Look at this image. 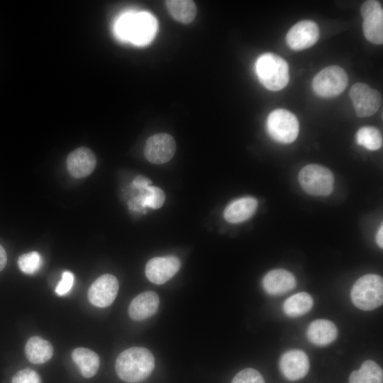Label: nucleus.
Instances as JSON below:
<instances>
[{"mask_svg": "<svg viewBox=\"0 0 383 383\" xmlns=\"http://www.w3.org/2000/svg\"><path fill=\"white\" fill-rule=\"evenodd\" d=\"M155 358L152 353L142 347H133L121 352L116 361V371L121 379L138 383L152 372Z\"/></svg>", "mask_w": 383, "mask_h": 383, "instance_id": "nucleus-1", "label": "nucleus"}, {"mask_svg": "<svg viewBox=\"0 0 383 383\" xmlns=\"http://www.w3.org/2000/svg\"><path fill=\"white\" fill-rule=\"evenodd\" d=\"M157 30V20L147 12L124 13L115 24L118 38L137 45H145L151 42Z\"/></svg>", "mask_w": 383, "mask_h": 383, "instance_id": "nucleus-2", "label": "nucleus"}, {"mask_svg": "<svg viewBox=\"0 0 383 383\" xmlns=\"http://www.w3.org/2000/svg\"><path fill=\"white\" fill-rule=\"evenodd\" d=\"M255 72L261 84L271 91L281 90L289 82L287 62L274 53L260 55L255 63Z\"/></svg>", "mask_w": 383, "mask_h": 383, "instance_id": "nucleus-3", "label": "nucleus"}, {"mask_svg": "<svg viewBox=\"0 0 383 383\" xmlns=\"http://www.w3.org/2000/svg\"><path fill=\"white\" fill-rule=\"evenodd\" d=\"M350 296L353 304L361 310L378 308L383 302L382 277L375 274L360 277L351 289Z\"/></svg>", "mask_w": 383, "mask_h": 383, "instance_id": "nucleus-4", "label": "nucleus"}, {"mask_svg": "<svg viewBox=\"0 0 383 383\" xmlns=\"http://www.w3.org/2000/svg\"><path fill=\"white\" fill-rule=\"evenodd\" d=\"M301 188L313 196H326L333 189L334 177L326 167L310 164L304 167L299 174Z\"/></svg>", "mask_w": 383, "mask_h": 383, "instance_id": "nucleus-5", "label": "nucleus"}, {"mask_svg": "<svg viewBox=\"0 0 383 383\" xmlns=\"http://www.w3.org/2000/svg\"><path fill=\"white\" fill-rule=\"evenodd\" d=\"M266 129L275 141L290 143L294 142L299 135V124L294 114L288 110L279 109L269 114Z\"/></svg>", "mask_w": 383, "mask_h": 383, "instance_id": "nucleus-6", "label": "nucleus"}, {"mask_svg": "<svg viewBox=\"0 0 383 383\" xmlns=\"http://www.w3.org/2000/svg\"><path fill=\"white\" fill-rule=\"evenodd\" d=\"M348 78L340 67L332 65L321 70L312 81L313 91L319 96L331 98L339 95L348 86Z\"/></svg>", "mask_w": 383, "mask_h": 383, "instance_id": "nucleus-7", "label": "nucleus"}, {"mask_svg": "<svg viewBox=\"0 0 383 383\" xmlns=\"http://www.w3.org/2000/svg\"><path fill=\"white\" fill-rule=\"evenodd\" d=\"M363 18L362 29L366 39L376 45L383 42V9L374 0L365 1L360 9Z\"/></svg>", "mask_w": 383, "mask_h": 383, "instance_id": "nucleus-8", "label": "nucleus"}, {"mask_svg": "<svg viewBox=\"0 0 383 383\" xmlns=\"http://www.w3.org/2000/svg\"><path fill=\"white\" fill-rule=\"evenodd\" d=\"M350 96L359 117L373 115L382 104L380 93L364 83L355 84L350 90Z\"/></svg>", "mask_w": 383, "mask_h": 383, "instance_id": "nucleus-9", "label": "nucleus"}, {"mask_svg": "<svg viewBox=\"0 0 383 383\" xmlns=\"http://www.w3.org/2000/svg\"><path fill=\"white\" fill-rule=\"evenodd\" d=\"M116 277L105 274L98 277L88 291V299L95 306L104 308L110 306L115 300L118 291Z\"/></svg>", "mask_w": 383, "mask_h": 383, "instance_id": "nucleus-10", "label": "nucleus"}, {"mask_svg": "<svg viewBox=\"0 0 383 383\" xmlns=\"http://www.w3.org/2000/svg\"><path fill=\"white\" fill-rule=\"evenodd\" d=\"M175 150V141L171 135L157 133L147 140L144 154L149 162L159 165L170 160Z\"/></svg>", "mask_w": 383, "mask_h": 383, "instance_id": "nucleus-11", "label": "nucleus"}, {"mask_svg": "<svg viewBox=\"0 0 383 383\" xmlns=\"http://www.w3.org/2000/svg\"><path fill=\"white\" fill-rule=\"evenodd\" d=\"M319 37L318 25L309 20L298 22L288 31L286 41L294 50H302L313 45Z\"/></svg>", "mask_w": 383, "mask_h": 383, "instance_id": "nucleus-12", "label": "nucleus"}, {"mask_svg": "<svg viewBox=\"0 0 383 383\" xmlns=\"http://www.w3.org/2000/svg\"><path fill=\"white\" fill-rule=\"evenodd\" d=\"M180 267V260L176 256L155 257L147 262L145 275L151 282L162 284L174 276Z\"/></svg>", "mask_w": 383, "mask_h": 383, "instance_id": "nucleus-13", "label": "nucleus"}, {"mask_svg": "<svg viewBox=\"0 0 383 383\" xmlns=\"http://www.w3.org/2000/svg\"><path fill=\"white\" fill-rule=\"evenodd\" d=\"M309 366L307 355L300 350L287 351L281 356L279 362L282 375L289 381L304 378L309 370Z\"/></svg>", "mask_w": 383, "mask_h": 383, "instance_id": "nucleus-14", "label": "nucleus"}, {"mask_svg": "<svg viewBox=\"0 0 383 383\" xmlns=\"http://www.w3.org/2000/svg\"><path fill=\"white\" fill-rule=\"evenodd\" d=\"M96 163L94 154L85 147H80L70 152L66 160L70 174L76 178L89 175L94 171Z\"/></svg>", "mask_w": 383, "mask_h": 383, "instance_id": "nucleus-15", "label": "nucleus"}, {"mask_svg": "<svg viewBox=\"0 0 383 383\" xmlns=\"http://www.w3.org/2000/svg\"><path fill=\"white\" fill-rule=\"evenodd\" d=\"M262 287L270 295H282L296 287V279L290 272L283 269H276L265 275Z\"/></svg>", "mask_w": 383, "mask_h": 383, "instance_id": "nucleus-16", "label": "nucleus"}, {"mask_svg": "<svg viewBox=\"0 0 383 383\" xmlns=\"http://www.w3.org/2000/svg\"><path fill=\"white\" fill-rule=\"evenodd\" d=\"M157 294L151 291L138 294L131 302L128 307V314L135 321H143L153 316L159 306Z\"/></svg>", "mask_w": 383, "mask_h": 383, "instance_id": "nucleus-17", "label": "nucleus"}, {"mask_svg": "<svg viewBox=\"0 0 383 383\" xmlns=\"http://www.w3.org/2000/svg\"><path fill=\"white\" fill-rule=\"evenodd\" d=\"M257 207V201L251 196L239 198L231 202L225 209V219L232 223H241L253 216Z\"/></svg>", "mask_w": 383, "mask_h": 383, "instance_id": "nucleus-18", "label": "nucleus"}, {"mask_svg": "<svg viewBox=\"0 0 383 383\" xmlns=\"http://www.w3.org/2000/svg\"><path fill=\"white\" fill-rule=\"evenodd\" d=\"M306 335L308 339L314 345L324 346L335 340L338 329L329 320L317 319L309 324Z\"/></svg>", "mask_w": 383, "mask_h": 383, "instance_id": "nucleus-19", "label": "nucleus"}, {"mask_svg": "<svg viewBox=\"0 0 383 383\" xmlns=\"http://www.w3.org/2000/svg\"><path fill=\"white\" fill-rule=\"evenodd\" d=\"M25 354L32 363L43 364L52 357L53 348L48 340L39 336H33L26 344Z\"/></svg>", "mask_w": 383, "mask_h": 383, "instance_id": "nucleus-20", "label": "nucleus"}, {"mask_svg": "<svg viewBox=\"0 0 383 383\" xmlns=\"http://www.w3.org/2000/svg\"><path fill=\"white\" fill-rule=\"evenodd\" d=\"M72 357L84 377H91L97 372L100 363L99 357L95 352L87 348H78L73 350Z\"/></svg>", "mask_w": 383, "mask_h": 383, "instance_id": "nucleus-21", "label": "nucleus"}, {"mask_svg": "<svg viewBox=\"0 0 383 383\" xmlns=\"http://www.w3.org/2000/svg\"><path fill=\"white\" fill-rule=\"evenodd\" d=\"M349 383H383L382 369L375 362L366 360L358 370L351 372Z\"/></svg>", "mask_w": 383, "mask_h": 383, "instance_id": "nucleus-22", "label": "nucleus"}, {"mask_svg": "<svg viewBox=\"0 0 383 383\" xmlns=\"http://www.w3.org/2000/svg\"><path fill=\"white\" fill-rule=\"evenodd\" d=\"M313 301L306 292H300L289 296L283 304V311L290 317H298L308 313L313 307Z\"/></svg>", "mask_w": 383, "mask_h": 383, "instance_id": "nucleus-23", "label": "nucleus"}, {"mask_svg": "<svg viewBox=\"0 0 383 383\" xmlns=\"http://www.w3.org/2000/svg\"><path fill=\"white\" fill-rule=\"evenodd\" d=\"M171 16L182 23H189L196 17V7L190 0H168L165 1Z\"/></svg>", "mask_w": 383, "mask_h": 383, "instance_id": "nucleus-24", "label": "nucleus"}, {"mask_svg": "<svg viewBox=\"0 0 383 383\" xmlns=\"http://www.w3.org/2000/svg\"><path fill=\"white\" fill-rule=\"evenodd\" d=\"M356 141L367 150H377L382 146V135L376 127L363 126L357 132Z\"/></svg>", "mask_w": 383, "mask_h": 383, "instance_id": "nucleus-25", "label": "nucleus"}, {"mask_svg": "<svg viewBox=\"0 0 383 383\" xmlns=\"http://www.w3.org/2000/svg\"><path fill=\"white\" fill-rule=\"evenodd\" d=\"M42 264V257L36 251L23 254L18 260L19 269L27 274H33L37 272L41 267Z\"/></svg>", "mask_w": 383, "mask_h": 383, "instance_id": "nucleus-26", "label": "nucleus"}, {"mask_svg": "<svg viewBox=\"0 0 383 383\" xmlns=\"http://www.w3.org/2000/svg\"><path fill=\"white\" fill-rule=\"evenodd\" d=\"M140 204L143 206L159 209L164 204L165 196L164 192L159 187L148 186L144 189L141 196Z\"/></svg>", "mask_w": 383, "mask_h": 383, "instance_id": "nucleus-27", "label": "nucleus"}, {"mask_svg": "<svg viewBox=\"0 0 383 383\" xmlns=\"http://www.w3.org/2000/svg\"><path fill=\"white\" fill-rule=\"evenodd\" d=\"M231 383H265V382L257 370L245 368L235 374Z\"/></svg>", "mask_w": 383, "mask_h": 383, "instance_id": "nucleus-28", "label": "nucleus"}, {"mask_svg": "<svg viewBox=\"0 0 383 383\" xmlns=\"http://www.w3.org/2000/svg\"><path fill=\"white\" fill-rule=\"evenodd\" d=\"M11 383H42L40 377L33 370L26 368L16 372L11 379Z\"/></svg>", "mask_w": 383, "mask_h": 383, "instance_id": "nucleus-29", "label": "nucleus"}, {"mask_svg": "<svg viewBox=\"0 0 383 383\" xmlns=\"http://www.w3.org/2000/svg\"><path fill=\"white\" fill-rule=\"evenodd\" d=\"M74 281V274L70 271H65L57 284L55 292L59 296L67 294L72 289Z\"/></svg>", "mask_w": 383, "mask_h": 383, "instance_id": "nucleus-30", "label": "nucleus"}, {"mask_svg": "<svg viewBox=\"0 0 383 383\" xmlns=\"http://www.w3.org/2000/svg\"><path fill=\"white\" fill-rule=\"evenodd\" d=\"M151 183L152 182L150 180L143 176H138L133 181V185L135 187L140 189H144L148 186H150Z\"/></svg>", "mask_w": 383, "mask_h": 383, "instance_id": "nucleus-31", "label": "nucleus"}, {"mask_svg": "<svg viewBox=\"0 0 383 383\" xmlns=\"http://www.w3.org/2000/svg\"><path fill=\"white\" fill-rule=\"evenodd\" d=\"M6 262V252L4 248L0 245V271H1L5 267Z\"/></svg>", "mask_w": 383, "mask_h": 383, "instance_id": "nucleus-32", "label": "nucleus"}, {"mask_svg": "<svg viewBox=\"0 0 383 383\" xmlns=\"http://www.w3.org/2000/svg\"><path fill=\"white\" fill-rule=\"evenodd\" d=\"M382 233H383V226H381L378 229V231L377 233V236H376L377 243L381 248H382L383 247Z\"/></svg>", "mask_w": 383, "mask_h": 383, "instance_id": "nucleus-33", "label": "nucleus"}]
</instances>
